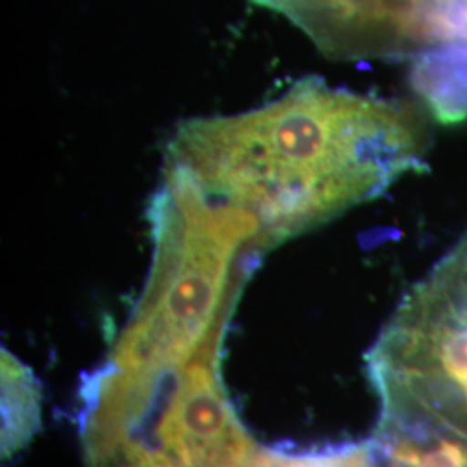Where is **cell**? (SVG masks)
<instances>
[{"instance_id":"5","label":"cell","mask_w":467,"mask_h":467,"mask_svg":"<svg viewBox=\"0 0 467 467\" xmlns=\"http://www.w3.org/2000/svg\"><path fill=\"white\" fill-rule=\"evenodd\" d=\"M370 441L376 467H467L466 443L418 440L378 430Z\"/></svg>"},{"instance_id":"1","label":"cell","mask_w":467,"mask_h":467,"mask_svg":"<svg viewBox=\"0 0 467 467\" xmlns=\"http://www.w3.org/2000/svg\"><path fill=\"white\" fill-rule=\"evenodd\" d=\"M430 144L424 106L306 77L262 108L181 123L165 163L254 218L275 246L422 171Z\"/></svg>"},{"instance_id":"3","label":"cell","mask_w":467,"mask_h":467,"mask_svg":"<svg viewBox=\"0 0 467 467\" xmlns=\"http://www.w3.org/2000/svg\"><path fill=\"white\" fill-rule=\"evenodd\" d=\"M337 61H407L422 99L467 87V0H251Z\"/></svg>"},{"instance_id":"2","label":"cell","mask_w":467,"mask_h":467,"mask_svg":"<svg viewBox=\"0 0 467 467\" xmlns=\"http://www.w3.org/2000/svg\"><path fill=\"white\" fill-rule=\"evenodd\" d=\"M368 364L378 431L467 445V231L401 298Z\"/></svg>"},{"instance_id":"4","label":"cell","mask_w":467,"mask_h":467,"mask_svg":"<svg viewBox=\"0 0 467 467\" xmlns=\"http://www.w3.org/2000/svg\"><path fill=\"white\" fill-rule=\"evenodd\" d=\"M2 457L23 451L40 422V395L34 374L2 351Z\"/></svg>"}]
</instances>
